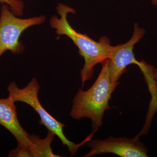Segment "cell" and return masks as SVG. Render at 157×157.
<instances>
[{
  "mask_svg": "<svg viewBox=\"0 0 157 157\" xmlns=\"http://www.w3.org/2000/svg\"><path fill=\"white\" fill-rule=\"evenodd\" d=\"M56 10L60 17L53 15L51 17V27L55 30L58 36L63 35L69 37L78 47L79 54L84 60V66L80 73L83 87L86 82L93 77L95 66L109 59L112 46L107 37H102L99 42H97L86 34L75 31L67 20L68 14L76 13L73 8L64 4H59Z\"/></svg>",
  "mask_w": 157,
  "mask_h": 157,
  "instance_id": "6da1fadb",
  "label": "cell"
},
{
  "mask_svg": "<svg viewBox=\"0 0 157 157\" xmlns=\"http://www.w3.org/2000/svg\"><path fill=\"white\" fill-rule=\"evenodd\" d=\"M109 59L102 63L101 72L91 87L86 91L79 89L73 98L70 115L79 120L88 118L95 133L103 124L106 110L110 109L109 101L119 82H113L109 77Z\"/></svg>",
  "mask_w": 157,
  "mask_h": 157,
  "instance_id": "7a4b0ae2",
  "label": "cell"
},
{
  "mask_svg": "<svg viewBox=\"0 0 157 157\" xmlns=\"http://www.w3.org/2000/svg\"><path fill=\"white\" fill-rule=\"evenodd\" d=\"M40 88L37 79L33 78L23 88H19L14 82H12L9 84L7 90L9 92V97L14 102H23L33 107L40 118L39 124L45 126L48 131L56 135L63 144L67 147L70 154L75 155L78 148L87 141H90L91 138L88 136L78 144L68 140L63 132V128L66 125L51 115L40 103L38 98Z\"/></svg>",
  "mask_w": 157,
  "mask_h": 157,
  "instance_id": "3957f363",
  "label": "cell"
},
{
  "mask_svg": "<svg viewBox=\"0 0 157 157\" xmlns=\"http://www.w3.org/2000/svg\"><path fill=\"white\" fill-rule=\"evenodd\" d=\"M46 19L44 15L18 18L8 5H2L0 14V58L7 51L13 54L22 53L25 48L19 39L23 32L31 27L43 24Z\"/></svg>",
  "mask_w": 157,
  "mask_h": 157,
  "instance_id": "277c9868",
  "label": "cell"
},
{
  "mask_svg": "<svg viewBox=\"0 0 157 157\" xmlns=\"http://www.w3.org/2000/svg\"><path fill=\"white\" fill-rule=\"evenodd\" d=\"M0 125L7 129L17 140V147L10 152L11 157H37L36 145L20 124L15 102L8 97L0 99Z\"/></svg>",
  "mask_w": 157,
  "mask_h": 157,
  "instance_id": "5b68a950",
  "label": "cell"
},
{
  "mask_svg": "<svg viewBox=\"0 0 157 157\" xmlns=\"http://www.w3.org/2000/svg\"><path fill=\"white\" fill-rule=\"evenodd\" d=\"M87 146L90 151L85 157L106 153L113 154L121 157H148L147 149L139 138L136 137H109L103 140H91Z\"/></svg>",
  "mask_w": 157,
  "mask_h": 157,
  "instance_id": "8992f818",
  "label": "cell"
},
{
  "mask_svg": "<svg viewBox=\"0 0 157 157\" xmlns=\"http://www.w3.org/2000/svg\"><path fill=\"white\" fill-rule=\"evenodd\" d=\"M145 33L144 29L135 23L133 36L129 41L121 45L112 46L109 64V77L112 82H119L121 76L127 72V67L128 65L139 66L140 62L135 59L133 49L135 44L142 39Z\"/></svg>",
  "mask_w": 157,
  "mask_h": 157,
  "instance_id": "52a82bcc",
  "label": "cell"
},
{
  "mask_svg": "<svg viewBox=\"0 0 157 157\" xmlns=\"http://www.w3.org/2000/svg\"><path fill=\"white\" fill-rule=\"evenodd\" d=\"M140 67L145 77L147 83L152 96L154 98L152 101V104L157 101V68H155L151 65L141 61Z\"/></svg>",
  "mask_w": 157,
  "mask_h": 157,
  "instance_id": "ba28073f",
  "label": "cell"
},
{
  "mask_svg": "<svg viewBox=\"0 0 157 157\" xmlns=\"http://www.w3.org/2000/svg\"><path fill=\"white\" fill-rule=\"evenodd\" d=\"M0 4L8 5L12 13L16 16H20L23 14L25 5L21 0H0Z\"/></svg>",
  "mask_w": 157,
  "mask_h": 157,
  "instance_id": "9c48e42d",
  "label": "cell"
},
{
  "mask_svg": "<svg viewBox=\"0 0 157 157\" xmlns=\"http://www.w3.org/2000/svg\"><path fill=\"white\" fill-rule=\"evenodd\" d=\"M151 2L153 6H157V0H151Z\"/></svg>",
  "mask_w": 157,
  "mask_h": 157,
  "instance_id": "30bf717a",
  "label": "cell"
}]
</instances>
